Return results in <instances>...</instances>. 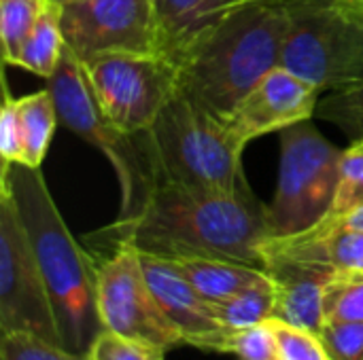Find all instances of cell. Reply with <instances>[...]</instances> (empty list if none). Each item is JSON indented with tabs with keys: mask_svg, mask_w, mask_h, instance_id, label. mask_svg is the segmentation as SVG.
<instances>
[{
	"mask_svg": "<svg viewBox=\"0 0 363 360\" xmlns=\"http://www.w3.org/2000/svg\"><path fill=\"white\" fill-rule=\"evenodd\" d=\"M91 238H102L111 248L130 244L166 259L208 257L264 269L262 246L270 240L268 206L249 185L238 193H217L157 180L134 216L117 219Z\"/></svg>",
	"mask_w": 363,
	"mask_h": 360,
	"instance_id": "cell-1",
	"label": "cell"
},
{
	"mask_svg": "<svg viewBox=\"0 0 363 360\" xmlns=\"http://www.w3.org/2000/svg\"><path fill=\"white\" fill-rule=\"evenodd\" d=\"M0 178L11 185L34 257L38 261L62 346L85 356L96 335L104 329L98 314V263L70 233L40 168L2 161Z\"/></svg>",
	"mask_w": 363,
	"mask_h": 360,
	"instance_id": "cell-2",
	"label": "cell"
},
{
	"mask_svg": "<svg viewBox=\"0 0 363 360\" xmlns=\"http://www.w3.org/2000/svg\"><path fill=\"white\" fill-rule=\"evenodd\" d=\"M287 23V0L238 11L179 64L177 91L223 119L279 66Z\"/></svg>",
	"mask_w": 363,
	"mask_h": 360,
	"instance_id": "cell-3",
	"label": "cell"
},
{
	"mask_svg": "<svg viewBox=\"0 0 363 360\" xmlns=\"http://www.w3.org/2000/svg\"><path fill=\"white\" fill-rule=\"evenodd\" d=\"M145 134L155 182L168 180L217 193H238L247 187L242 149L219 117L183 93L172 95Z\"/></svg>",
	"mask_w": 363,
	"mask_h": 360,
	"instance_id": "cell-4",
	"label": "cell"
},
{
	"mask_svg": "<svg viewBox=\"0 0 363 360\" xmlns=\"http://www.w3.org/2000/svg\"><path fill=\"white\" fill-rule=\"evenodd\" d=\"M279 66L338 91L363 83V11L334 0H287Z\"/></svg>",
	"mask_w": 363,
	"mask_h": 360,
	"instance_id": "cell-5",
	"label": "cell"
},
{
	"mask_svg": "<svg viewBox=\"0 0 363 360\" xmlns=\"http://www.w3.org/2000/svg\"><path fill=\"white\" fill-rule=\"evenodd\" d=\"M47 87L53 93L60 125L96 146L113 166L121 189V208L117 219L134 216L145 206L155 185L149 153H140L134 144L136 136L121 132L106 119L94 100L81 62L68 47L64 49L57 70L47 79Z\"/></svg>",
	"mask_w": 363,
	"mask_h": 360,
	"instance_id": "cell-6",
	"label": "cell"
},
{
	"mask_svg": "<svg viewBox=\"0 0 363 360\" xmlns=\"http://www.w3.org/2000/svg\"><path fill=\"white\" fill-rule=\"evenodd\" d=\"M279 134L281 166L277 193L268 206L270 238L302 233L330 214L345 151L323 138L311 119Z\"/></svg>",
	"mask_w": 363,
	"mask_h": 360,
	"instance_id": "cell-7",
	"label": "cell"
},
{
	"mask_svg": "<svg viewBox=\"0 0 363 360\" xmlns=\"http://www.w3.org/2000/svg\"><path fill=\"white\" fill-rule=\"evenodd\" d=\"M81 66L100 110L130 136L149 132L179 89V66L157 53H106Z\"/></svg>",
	"mask_w": 363,
	"mask_h": 360,
	"instance_id": "cell-8",
	"label": "cell"
},
{
	"mask_svg": "<svg viewBox=\"0 0 363 360\" xmlns=\"http://www.w3.org/2000/svg\"><path fill=\"white\" fill-rule=\"evenodd\" d=\"M2 333H30L62 346L38 261L11 185L4 178H0V335Z\"/></svg>",
	"mask_w": 363,
	"mask_h": 360,
	"instance_id": "cell-9",
	"label": "cell"
},
{
	"mask_svg": "<svg viewBox=\"0 0 363 360\" xmlns=\"http://www.w3.org/2000/svg\"><path fill=\"white\" fill-rule=\"evenodd\" d=\"M98 314L104 329L164 348L185 344L177 327L160 308L140 263V252L130 244L113 246V252L96 267Z\"/></svg>",
	"mask_w": 363,
	"mask_h": 360,
	"instance_id": "cell-10",
	"label": "cell"
},
{
	"mask_svg": "<svg viewBox=\"0 0 363 360\" xmlns=\"http://www.w3.org/2000/svg\"><path fill=\"white\" fill-rule=\"evenodd\" d=\"M66 47L79 62L106 53H155L153 0H77L60 6Z\"/></svg>",
	"mask_w": 363,
	"mask_h": 360,
	"instance_id": "cell-11",
	"label": "cell"
},
{
	"mask_svg": "<svg viewBox=\"0 0 363 360\" xmlns=\"http://www.w3.org/2000/svg\"><path fill=\"white\" fill-rule=\"evenodd\" d=\"M321 95L317 85L277 66L221 121L230 138L245 151L255 138L313 119Z\"/></svg>",
	"mask_w": 363,
	"mask_h": 360,
	"instance_id": "cell-12",
	"label": "cell"
},
{
	"mask_svg": "<svg viewBox=\"0 0 363 360\" xmlns=\"http://www.w3.org/2000/svg\"><path fill=\"white\" fill-rule=\"evenodd\" d=\"M140 263L160 308L177 327L183 342L198 350L221 354L230 329L219 325L213 316L211 303L189 282L179 263L149 252H140Z\"/></svg>",
	"mask_w": 363,
	"mask_h": 360,
	"instance_id": "cell-13",
	"label": "cell"
},
{
	"mask_svg": "<svg viewBox=\"0 0 363 360\" xmlns=\"http://www.w3.org/2000/svg\"><path fill=\"white\" fill-rule=\"evenodd\" d=\"M264 269L270 276L274 291L272 318L319 335L325 323L323 293L338 272L321 263L285 257H268Z\"/></svg>",
	"mask_w": 363,
	"mask_h": 360,
	"instance_id": "cell-14",
	"label": "cell"
},
{
	"mask_svg": "<svg viewBox=\"0 0 363 360\" xmlns=\"http://www.w3.org/2000/svg\"><path fill=\"white\" fill-rule=\"evenodd\" d=\"M157 55L181 64L208 34L238 11L268 0H153Z\"/></svg>",
	"mask_w": 363,
	"mask_h": 360,
	"instance_id": "cell-15",
	"label": "cell"
},
{
	"mask_svg": "<svg viewBox=\"0 0 363 360\" xmlns=\"http://www.w3.org/2000/svg\"><path fill=\"white\" fill-rule=\"evenodd\" d=\"M262 257L264 261L268 257H285L321 263L334 272H363V231L347 227L340 219L328 214L302 233L266 240Z\"/></svg>",
	"mask_w": 363,
	"mask_h": 360,
	"instance_id": "cell-16",
	"label": "cell"
},
{
	"mask_svg": "<svg viewBox=\"0 0 363 360\" xmlns=\"http://www.w3.org/2000/svg\"><path fill=\"white\" fill-rule=\"evenodd\" d=\"M174 261L206 301H221L270 280L266 269L238 261L208 257H187Z\"/></svg>",
	"mask_w": 363,
	"mask_h": 360,
	"instance_id": "cell-17",
	"label": "cell"
},
{
	"mask_svg": "<svg viewBox=\"0 0 363 360\" xmlns=\"http://www.w3.org/2000/svg\"><path fill=\"white\" fill-rule=\"evenodd\" d=\"M21 136H23V159L21 166L40 168L47 157L55 127L60 125L55 100L49 87L17 98Z\"/></svg>",
	"mask_w": 363,
	"mask_h": 360,
	"instance_id": "cell-18",
	"label": "cell"
},
{
	"mask_svg": "<svg viewBox=\"0 0 363 360\" xmlns=\"http://www.w3.org/2000/svg\"><path fill=\"white\" fill-rule=\"evenodd\" d=\"M64 49H66V42H64V34H62L60 4L49 0V4L45 6L43 15L38 17L34 30L30 32L28 40L23 42L15 66L21 70H28L36 76L51 79L62 62Z\"/></svg>",
	"mask_w": 363,
	"mask_h": 360,
	"instance_id": "cell-19",
	"label": "cell"
},
{
	"mask_svg": "<svg viewBox=\"0 0 363 360\" xmlns=\"http://www.w3.org/2000/svg\"><path fill=\"white\" fill-rule=\"evenodd\" d=\"M213 316L225 329H247L262 325L272 318L274 312V291L272 280L251 286L238 295L221 301H208Z\"/></svg>",
	"mask_w": 363,
	"mask_h": 360,
	"instance_id": "cell-20",
	"label": "cell"
},
{
	"mask_svg": "<svg viewBox=\"0 0 363 360\" xmlns=\"http://www.w3.org/2000/svg\"><path fill=\"white\" fill-rule=\"evenodd\" d=\"M49 0H0V42L4 64L15 66L23 42Z\"/></svg>",
	"mask_w": 363,
	"mask_h": 360,
	"instance_id": "cell-21",
	"label": "cell"
},
{
	"mask_svg": "<svg viewBox=\"0 0 363 360\" xmlns=\"http://www.w3.org/2000/svg\"><path fill=\"white\" fill-rule=\"evenodd\" d=\"M317 115L336 125L351 142L363 140V83L323 95Z\"/></svg>",
	"mask_w": 363,
	"mask_h": 360,
	"instance_id": "cell-22",
	"label": "cell"
},
{
	"mask_svg": "<svg viewBox=\"0 0 363 360\" xmlns=\"http://www.w3.org/2000/svg\"><path fill=\"white\" fill-rule=\"evenodd\" d=\"M323 310L330 320L363 323V272H338L325 286Z\"/></svg>",
	"mask_w": 363,
	"mask_h": 360,
	"instance_id": "cell-23",
	"label": "cell"
},
{
	"mask_svg": "<svg viewBox=\"0 0 363 360\" xmlns=\"http://www.w3.org/2000/svg\"><path fill=\"white\" fill-rule=\"evenodd\" d=\"M359 206H363V140H355L342 151L340 178L330 214L342 216Z\"/></svg>",
	"mask_w": 363,
	"mask_h": 360,
	"instance_id": "cell-24",
	"label": "cell"
},
{
	"mask_svg": "<svg viewBox=\"0 0 363 360\" xmlns=\"http://www.w3.org/2000/svg\"><path fill=\"white\" fill-rule=\"evenodd\" d=\"M221 354H234L238 360H279V342L272 323L266 320L247 329H230Z\"/></svg>",
	"mask_w": 363,
	"mask_h": 360,
	"instance_id": "cell-25",
	"label": "cell"
},
{
	"mask_svg": "<svg viewBox=\"0 0 363 360\" xmlns=\"http://www.w3.org/2000/svg\"><path fill=\"white\" fill-rule=\"evenodd\" d=\"M166 350L102 329L85 352V360H164Z\"/></svg>",
	"mask_w": 363,
	"mask_h": 360,
	"instance_id": "cell-26",
	"label": "cell"
},
{
	"mask_svg": "<svg viewBox=\"0 0 363 360\" xmlns=\"http://www.w3.org/2000/svg\"><path fill=\"white\" fill-rule=\"evenodd\" d=\"M0 360H85L30 333H2Z\"/></svg>",
	"mask_w": 363,
	"mask_h": 360,
	"instance_id": "cell-27",
	"label": "cell"
},
{
	"mask_svg": "<svg viewBox=\"0 0 363 360\" xmlns=\"http://www.w3.org/2000/svg\"><path fill=\"white\" fill-rule=\"evenodd\" d=\"M270 323L279 342V360H332L317 333L274 318Z\"/></svg>",
	"mask_w": 363,
	"mask_h": 360,
	"instance_id": "cell-28",
	"label": "cell"
},
{
	"mask_svg": "<svg viewBox=\"0 0 363 360\" xmlns=\"http://www.w3.org/2000/svg\"><path fill=\"white\" fill-rule=\"evenodd\" d=\"M319 337L332 360H363V323L325 318Z\"/></svg>",
	"mask_w": 363,
	"mask_h": 360,
	"instance_id": "cell-29",
	"label": "cell"
},
{
	"mask_svg": "<svg viewBox=\"0 0 363 360\" xmlns=\"http://www.w3.org/2000/svg\"><path fill=\"white\" fill-rule=\"evenodd\" d=\"M0 155H2V161L6 163H21L23 159L19 106H17V98L11 95L6 83H4L2 108H0Z\"/></svg>",
	"mask_w": 363,
	"mask_h": 360,
	"instance_id": "cell-30",
	"label": "cell"
},
{
	"mask_svg": "<svg viewBox=\"0 0 363 360\" xmlns=\"http://www.w3.org/2000/svg\"><path fill=\"white\" fill-rule=\"evenodd\" d=\"M332 216H334V214H332ZM336 219H340L347 227H353V229L363 231V206L351 210V212H347V214H342V216H336Z\"/></svg>",
	"mask_w": 363,
	"mask_h": 360,
	"instance_id": "cell-31",
	"label": "cell"
},
{
	"mask_svg": "<svg viewBox=\"0 0 363 360\" xmlns=\"http://www.w3.org/2000/svg\"><path fill=\"white\" fill-rule=\"evenodd\" d=\"M334 2H342V4H349V6H355L363 11V0H334Z\"/></svg>",
	"mask_w": 363,
	"mask_h": 360,
	"instance_id": "cell-32",
	"label": "cell"
},
{
	"mask_svg": "<svg viewBox=\"0 0 363 360\" xmlns=\"http://www.w3.org/2000/svg\"><path fill=\"white\" fill-rule=\"evenodd\" d=\"M51 2H55V4H60V6H62V4H68V2H77V0H51Z\"/></svg>",
	"mask_w": 363,
	"mask_h": 360,
	"instance_id": "cell-33",
	"label": "cell"
}]
</instances>
